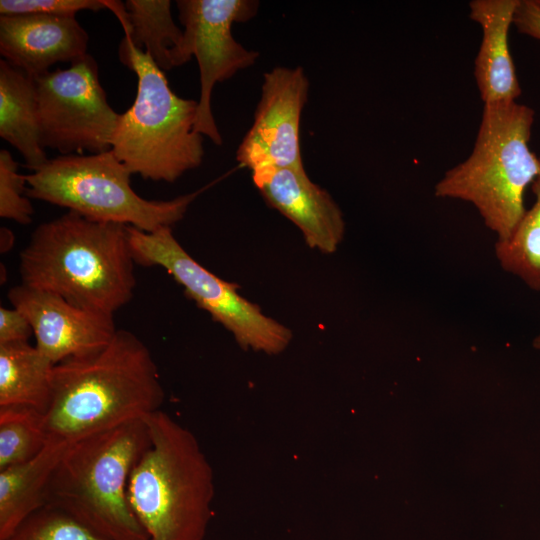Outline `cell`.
Here are the masks:
<instances>
[{
  "instance_id": "obj_1",
  "label": "cell",
  "mask_w": 540,
  "mask_h": 540,
  "mask_svg": "<svg viewBox=\"0 0 540 540\" xmlns=\"http://www.w3.org/2000/svg\"><path fill=\"white\" fill-rule=\"evenodd\" d=\"M165 392L148 347L117 329L101 350L54 365L45 414L49 437L67 442L161 410Z\"/></svg>"
},
{
  "instance_id": "obj_2",
  "label": "cell",
  "mask_w": 540,
  "mask_h": 540,
  "mask_svg": "<svg viewBox=\"0 0 540 540\" xmlns=\"http://www.w3.org/2000/svg\"><path fill=\"white\" fill-rule=\"evenodd\" d=\"M128 226L75 212L40 224L19 256L22 284L97 313L129 303L136 286Z\"/></svg>"
},
{
  "instance_id": "obj_3",
  "label": "cell",
  "mask_w": 540,
  "mask_h": 540,
  "mask_svg": "<svg viewBox=\"0 0 540 540\" xmlns=\"http://www.w3.org/2000/svg\"><path fill=\"white\" fill-rule=\"evenodd\" d=\"M150 445L133 467L127 499L149 540H203L214 472L196 436L168 413L145 416Z\"/></svg>"
},
{
  "instance_id": "obj_4",
  "label": "cell",
  "mask_w": 540,
  "mask_h": 540,
  "mask_svg": "<svg viewBox=\"0 0 540 540\" xmlns=\"http://www.w3.org/2000/svg\"><path fill=\"white\" fill-rule=\"evenodd\" d=\"M150 445L144 419L67 443L50 476L45 505L107 540H149L127 499L131 471Z\"/></svg>"
},
{
  "instance_id": "obj_5",
  "label": "cell",
  "mask_w": 540,
  "mask_h": 540,
  "mask_svg": "<svg viewBox=\"0 0 540 540\" xmlns=\"http://www.w3.org/2000/svg\"><path fill=\"white\" fill-rule=\"evenodd\" d=\"M534 119L518 101L484 104L472 152L434 187L436 197L473 205L496 241L513 234L526 211L525 190L540 171L529 144Z\"/></svg>"
},
{
  "instance_id": "obj_6",
  "label": "cell",
  "mask_w": 540,
  "mask_h": 540,
  "mask_svg": "<svg viewBox=\"0 0 540 540\" xmlns=\"http://www.w3.org/2000/svg\"><path fill=\"white\" fill-rule=\"evenodd\" d=\"M118 56L136 74L137 91L119 116L111 150L132 174L175 182L204 157L203 137L194 131L198 100L176 95L151 56L124 37Z\"/></svg>"
},
{
  "instance_id": "obj_7",
  "label": "cell",
  "mask_w": 540,
  "mask_h": 540,
  "mask_svg": "<svg viewBox=\"0 0 540 540\" xmlns=\"http://www.w3.org/2000/svg\"><path fill=\"white\" fill-rule=\"evenodd\" d=\"M131 174L111 149L89 155H60L25 175L26 196L93 221L152 232L182 220L198 194L148 200L133 190Z\"/></svg>"
},
{
  "instance_id": "obj_8",
  "label": "cell",
  "mask_w": 540,
  "mask_h": 540,
  "mask_svg": "<svg viewBox=\"0 0 540 540\" xmlns=\"http://www.w3.org/2000/svg\"><path fill=\"white\" fill-rule=\"evenodd\" d=\"M135 263L165 269L195 303L230 331L244 349L276 355L292 339L286 326L262 313L227 282L200 265L174 237L171 227L145 232L128 226Z\"/></svg>"
},
{
  "instance_id": "obj_9",
  "label": "cell",
  "mask_w": 540,
  "mask_h": 540,
  "mask_svg": "<svg viewBox=\"0 0 540 540\" xmlns=\"http://www.w3.org/2000/svg\"><path fill=\"white\" fill-rule=\"evenodd\" d=\"M41 146L61 155L111 149L120 114L108 103L95 58L35 78Z\"/></svg>"
},
{
  "instance_id": "obj_10",
  "label": "cell",
  "mask_w": 540,
  "mask_h": 540,
  "mask_svg": "<svg viewBox=\"0 0 540 540\" xmlns=\"http://www.w3.org/2000/svg\"><path fill=\"white\" fill-rule=\"evenodd\" d=\"M178 17L183 25L182 64L195 56L200 71V97L194 131L222 145L211 95L217 82L252 66L259 53L246 49L232 34V25L252 19L259 7L252 0H178Z\"/></svg>"
},
{
  "instance_id": "obj_11",
  "label": "cell",
  "mask_w": 540,
  "mask_h": 540,
  "mask_svg": "<svg viewBox=\"0 0 540 540\" xmlns=\"http://www.w3.org/2000/svg\"><path fill=\"white\" fill-rule=\"evenodd\" d=\"M309 93L302 67L266 72L251 128L240 143L237 161L252 171L263 168L304 170L300 121Z\"/></svg>"
},
{
  "instance_id": "obj_12",
  "label": "cell",
  "mask_w": 540,
  "mask_h": 540,
  "mask_svg": "<svg viewBox=\"0 0 540 540\" xmlns=\"http://www.w3.org/2000/svg\"><path fill=\"white\" fill-rule=\"evenodd\" d=\"M8 298L30 322L37 349L54 365L101 350L117 331L113 316L81 308L49 291L21 283L9 290Z\"/></svg>"
},
{
  "instance_id": "obj_13",
  "label": "cell",
  "mask_w": 540,
  "mask_h": 540,
  "mask_svg": "<svg viewBox=\"0 0 540 540\" xmlns=\"http://www.w3.org/2000/svg\"><path fill=\"white\" fill-rule=\"evenodd\" d=\"M252 179L267 203L300 229L309 247L327 254L337 250L345 232L342 211L305 170L263 168L252 171Z\"/></svg>"
},
{
  "instance_id": "obj_14",
  "label": "cell",
  "mask_w": 540,
  "mask_h": 540,
  "mask_svg": "<svg viewBox=\"0 0 540 540\" xmlns=\"http://www.w3.org/2000/svg\"><path fill=\"white\" fill-rule=\"evenodd\" d=\"M89 36L76 17L48 14L0 16V54L36 78L58 62L87 54Z\"/></svg>"
},
{
  "instance_id": "obj_15",
  "label": "cell",
  "mask_w": 540,
  "mask_h": 540,
  "mask_svg": "<svg viewBox=\"0 0 540 540\" xmlns=\"http://www.w3.org/2000/svg\"><path fill=\"white\" fill-rule=\"evenodd\" d=\"M519 0H473L469 16L482 30L474 75L484 104L517 101L522 90L509 48Z\"/></svg>"
},
{
  "instance_id": "obj_16",
  "label": "cell",
  "mask_w": 540,
  "mask_h": 540,
  "mask_svg": "<svg viewBox=\"0 0 540 540\" xmlns=\"http://www.w3.org/2000/svg\"><path fill=\"white\" fill-rule=\"evenodd\" d=\"M0 136L35 171L49 159L40 142L35 78L7 61H0Z\"/></svg>"
},
{
  "instance_id": "obj_17",
  "label": "cell",
  "mask_w": 540,
  "mask_h": 540,
  "mask_svg": "<svg viewBox=\"0 0 540 540\" xmlns=\"http://www.w3.org/2000/svg\"><path fill=\"white\" fill-rule=\"evenodd\" d=\"M67 441L50 437L35 457L0 469V540L45 506V491Z\"/></svg>"
},
{
  "instance_id": "obj_18",
  "label": "cell",
  "mask_w": 540,
  "mask_h": 540,
  "mask_svg": "<svg viewBox=\"0 0 540 540\" xmlns=\"http://www.w3.org/2000/svg\"><path fill=\"white\" fill-rule=\"evenodd\" d=\"M169 0L109 2L124 28V38L147 52L155 64L168 71L183 65V30L174 22Z\"/></svg>"
},
{
  "instance_id": "obj_19",
  "label": "cell",
  "mask_w": 540,
  "mask_h": 540,
  "mask_svg": "<svg viewBox=\"0 0 540 540\" xmlns=\"http://www.w3.org/2000/svg\"><path fill=\"white\" fill-rule=\"evenodd\" d=\"M53 367L29 342L0 345V406L25 405L46 414Z\"/></svg>"
},
{
  "instance_id": "obj_20",
  "label": "cell",
  "mask_w": 540,
  "mask_h": 540,
  "mask_svg": "<svg viewBox=\"0 0 540 540\" xmlns=\"http://www.w3.org/2000/svg\"><path fill=\"white\" fill-rule=\"evenodd\" d=\"M540 157V156H539ZM534 202L505 241H496L495 256L501 268L528 288L540 291V171L531 185Z\"/></svg>"
},
{
  "instance_id": "obj_21",
  "label": "cell",
  "mask_w": 540,
  "mask_h": 540,
  "mask_svg": "<svg viewBox=\"0 0 540 540\" xmlns=\"http://www.w3.org/2000/svg\"><path fill=\"white\" fill-rule=\"evenodd\" d=\"M49 439L44 413L25 405L0 406V469L35 457Z\"/></svg>"
},
{
  "instance_id": "obj_22",
  "label": "cell",
  "mask_w": 540,
  "mask_h": 540,
  "mask_svg": "<svg viewBox=\"0 0 540 540\" xmlns=\"http://www.w3.org/2000/svg\"><path fill=\"white\" fill-rule=\"evenodd\" d=\"M5 540H107L63 511L45 505L27 517Z\"/></svg>"
},
{
  "instance_id": "obj_23",
  "label": "cell",
  "mask_w": 540,
  "mask_h": 540,
  "mask_svg": "<svg viewBox=\"0 0 540 540\" xmlns=\"http://www.w3.org/2000/svg\"><path fill=\"white\" fill-rule=\"evenodd\" d=\"M26 177L18 173V163L6 149L0 150V216L19 224H29L34 213L26 196Z\"/></svg>"
},
{
  "instance_id": "obj_24",
  "label": "cell",
  "mask_w": 540,
  "mask_h": 540,
  "mask_svg": "<svg viewBox=\"0 0 540 540\" xmlns=\"http://www.w3.org/2000/svg\"><path fill=\"white\" fill-rule=\"evenodd\" d=\"M109 7L101 0H1L0 15L48 14L76 17L82 10L100 11Z\"/></svg>"
},
{
  "instance_id": "obj_25",
  "label": "cell",
  "mask_w": 540,
  "mask_h": 540,
  "mask_svg": "<svg viewBox=\"0 0 540 540\" xmlns=\"http://www.w3.org/2000/svg\"><path fill=\"white\" fill-rule=\"evenodd\" d=\"M32 335L31 324L22 312L0 307V345L28 342Z\"/></svg>"
},
{
  "instance_id": "obj_26",
  "label": "cell",
  "mask_w": 540,
  "mask_h": 540,
  "mask_svg": "<svg viewBox=\"0 0 540 540\" xmlns=\"http://www.w3.org/2000/svg\"><path fill=\"white\" fill-rule=\"evenodd\" d=\"M514 26L518 32L540 41V5L536 0H519Z\"/></svg>"
},
{
  "instance_id": "obj_27",
  "label": "cell",
  "mask_w": 540,
  "mask_h": 540,
  "mask_svg": "<svg viewBox=\"0 0 540 540\" xmlns=\"http://www.w3.org/2000/svg\"><path fill=\"white\" fill-rule=\"evenodd\" d=\"M0 244H1V252L4 253L8 251L14 244V235L12 231H10L6 227H1L0 230Z\"/></svg>"
},
{
  "instance_id": "obj_28",
  "label": "cell",
  "mask_w": 540,
  "mask_h": 540,
  "mask_svg": "<svg viewBox=\"0 0 540 540\" xmlns=\"http://www.w3.org/2000/svg\"><path fill=\"white\" fill-rule=\"evenodd\" d=\"M533 346L536 350L540 351V333L534 338Z\"/></svg>"
},
{
  "instance_id": "obj_29",
  "label": "cell",
  "mask_w": 540,
  "mask_h": 540,
  "mask_svg": "<svg viewBox=\"0 0 540 540\" xmlns=\"http://www.w3.org/2000/svg\"><path fill=\"white\" fill-rule=\"evenodd\" d=\"M538 2V4L540 5V0H536Z\"/></svg>"
}]
</instances>
